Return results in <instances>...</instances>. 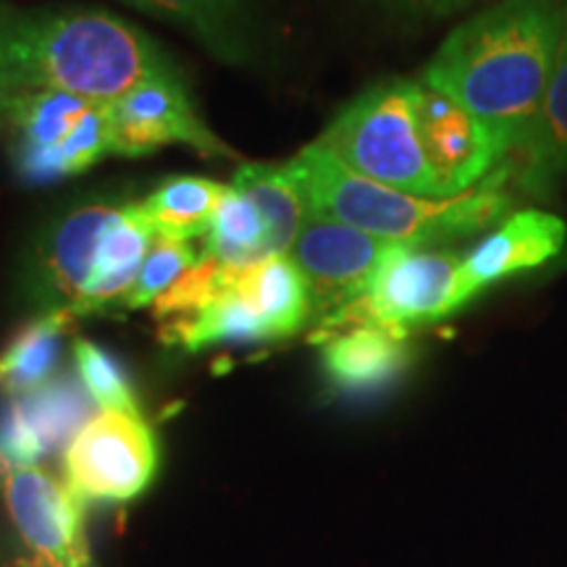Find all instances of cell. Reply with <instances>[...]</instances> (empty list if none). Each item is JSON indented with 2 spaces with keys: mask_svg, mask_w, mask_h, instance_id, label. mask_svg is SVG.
Masks as SVG:
<instances>
[{
  "mask_svg": "<svg viewBox=\"0 0 567 567\" xmlns=\"http://www.w3.org/2000/svg\"><path fill=\"white\" fill-rule=\"evenodd\" d=\"M567 30V0H499L439 48L423 84L457 101L505 145L528 137Z\"/></svg>",
  "mask_w": 567,
  "mask_h": 567,
  "instance_id": "1",
  "label": "cell"
},
{
  "mask_svg": "<svg viewBox=\"0 0 567 567\" xmlns=\"http://www.w3.org/2000/svg\"><path fill=\"white\" fill-rule=\"evenodd\" d=\"M9 42L27 90H59L92 103H113L174 71L145 32L101 9L9 6Z\"/></svg>",
  "mask_w": 567,
  "mask_h": 567,
  "instance_id": "2",
  "label": "cell"
},
{
  "mask_svg": "<svg viewBox=\"0 0 567 567\" xmlns=\"http://www.w3.org/2000/svg\"><path fill=\"white\" fill-rule=\"evenodd\" d=\"M300 182L310 210L392 245H429L467 237L502 221L513 205L509 166L502 163L478 187L457 197L431 200L386 187L350 172L326 147L308 145L287 163Z\"/></svg>",
  "mask_w": 567,
  "mask_h": 567,
  "instance_id": "3",
  "label": "cell"
},
{
  "mask_svg": "<svg viewBox=\"0 0 567 567\" xmlns=\"http://www.w3.org/2000/svg\"><path fill=\"white\" fill-rule=\"evenodd\" d=\"M417 92L421 82L389 80L375 84L339 111L318 145L365 179L444 200L423 151Z\"/></svg>",
  "mask_w": 567,
  "mask_h": 567,
  "instance_id": "4",
  "label": "cell"
},
{
  "mask_svg": "<svg viewBox=\"0 0 567 567\" xmlns=\"http://www.w3.org/2000/svg\"><path fill=\"white\" fill-rule=\"evenodd\" d=\"M463 260L455 252L392 245L375 266L365 292L318 323V339L352 326H375L405 337L410 329L455 316L476 297L465 281Z\"/></svg>",
  "mask_w": 567,
  "mask_h": 567,
  "instance_id": "5",
  "label": "cell"
},
{
  "mask_svg": "<svg viewBox=\"0 0 567 567\" xmlns=\"http://www.w3.org/2000/svg\"><path fill=\"white\" fill-rule=\"evenodd\" d=\"M0 132L9 140L17 179L42 187L87 172L113 153L111 103L30 87L17 97Z\"/></svg>",
  "mask_w": 567,
  "mask_h": 567,
  "instance_id": "6",
  "label": "cell"
},
{
  "mask_svg": "<svg viewBox=\"0 0 567 567\" xmlns=\"http://www.w3.org/2000/svg\"><path fill=\"white\" fill-rule=\"evenodd\" d=\"M158 471V442L140 413L101 410L63 452V481L82 502H130Z\"/></svg>",
  "mask_w": 567,
  "mask_h": 567,
  "instance_id": "7",
  "label": "cell"
},
{
  "mask_svg": "<svg viewBox=\"0 0 567 567\" xmlns=\"http://www.w3.org/2000/svg\"><path fill=\"white\" fill-rule=\"evenodd\" d=\"M3 499L34 567H92L84 502L42 467L3 473Z\"/></svg>",
  "mask_w": 567,
  "mask_h": 567,
  "instance_id": "8",
  "label": "cell"
},
{
  "mask_svg": "<svg viewBox=\"0 0 567 567\" xmlns=\"http://www.w3.org/2000/svg\"><path fill=\"white\" fill-rule=\"evenodd\" d=\"M113 155L140 158L166 145H189L197 153L221 158L229 147L197 116L176 71L153 76L111 103Z\"/></svg>",
  "mask_w": 567,
  "mask_h": 567,
  "instance_id": "9",
  "label": "cell"
},
{
  "mask_svg": "<svg viewBox=\"0 0 567 567\" xmlns=\"http://www.w3.org/2000/svg\"><path fill=\"white\" fill-rule=\"evenodd\" d=\"M389 247L392 243L310 210L289 258L308 279L318 323L337 316L365 292Z\"/></svg>",
  "mask_w": 567,
  "mask_h": 567,
  "instance_id": "10",
  "label": "cell"
},
{
  "mask_svg": "<svg viewBox=\"0 0 567 567\" xmlns=\"http://www.w3.org/2000/svg\"><path fill=\"white\" fill-rule=\"evenodd\" d=\"M417 124L442 197H457L492 176L507 151L496 134L457 101L421 82Z\"/></svg>",
  "mask_w": 567,
  "mask_h": 567,
  "instance_id": "11",
  "label": "cell"
},
{
  "mask_svg": "<svg viewBox=\"0 0 567 567\" xmlns=\"http://www.w3.org/2000/svg\"><path fill=\"white\" fill-rule=\"evenodd\" d=\"M118 205L90 203L69 210L34 245L30 264V289L34 302L48 310H71L90 279L97 247L105 229L116 218Z\"/></svg>",
  "mask_w": 567,
  "mask_h": 567,
  "instance_id": "12",
  "label": "cell"
},
{
  "mask_svg": "<svg viewBox=\"0 0 567 567\" xmlns=\"http://www.w3.org/2000/svg\"><path fill=\"white\" fill-rule=\"evenodd\" d=\"M90 394L63 375L40 392L17 396L0 415V476L17 467H40L90 421Z\"/></svg>",
  "mask_w": 567,
  "mask_h": 567,
  "instance_id": "13",
  "label": "cell"
},
{
  "mask_svg": "<svg viewBox=\"0 0 567 567\" xmlns=\"http://www.w3.org/2000/svg\"><path fill=\"white\" fill-rule=\"evenodd\" d=\"M565 239L567 226L559 216L544 210L513 213L486 239H481L476 250L465 255L463 271L467 289L478 297L496 281L549 264L563 250Z\"/></svg>",
  "mask_w": 567,
  "mask_h": 567,
  "instance_id": "14",
  "label": "cell"
},
{
  "mask_svg": "<svg viewBox=\"0 0 567 567\" xmlns=\"http://www.w3.org/2000/svg\"><path fill=\"white\" fill-rule=\"evenodd\" d=\"M155 243L151 221L142 213L140 203L118 208L109 229H105L90 279L84 284L80 300L71 313L92 316L126 305V297L134 289V281L145 266L147 252Z\"/></svg>",
  "mask_w": 567,
  "mask_h": 567,
  "instance_id": "15",
  "label": "cell"
},
{
  "mask_svg": "<svg viewBox=\"0 0 567 567\" xmlns=\"http://www.w3.org/2000/svg\"><path fill=\"white\" fill-rule=\"evenodd\" d=\"M505 163L513 174L509 184L530 195H544L567 174V30L536 122L526 142Z\"/></svg>",
  "mask_w": 567,
  "mask_h": 567,
  "instance_id": "16",
  "label": "cell"
},
{
  "mask_svg": "<svg viewBox=\"0 0 567 567\" xmlns=\"http://www.w3.org/2000/svg\"><path fill=\"white\" fill-rule=\"evenodd\" d=\"M323 371L339 392L373 394L386 389L396 375L405 373L410 347L405 337L375 326H352L326 337Z\"/></svg>",
  "mask_w": 567,
  "mask_h": 567,
  "instance_id": "17",
  "label": "cell"
},
{
  "mask_svg": "<svg viewBox=\"0 0 567 567\" xmlns=\"http://www.w3.org/2000/svg\"><path fill=\"white\" fill-rule=\"evenodd\" d=\"M229 276L231 289L264 321L271 342L295 337L313 318L308 279L289 255H271L252 266L229 268Z\"/></svg>",
  "mask_w": 567,
  "mask_h": 567,
  "instance_id": "18",
  "label": "cell"
},
{
  "mask_svg": "<svg viewBox=\"0 0 567 567\" xmlns=\"http://www.w3.org/2000/svg\"><path fill=\"white\" fill-rule=\"evenodd\" d=\"M155 19H166L195 34L226 63H245L252 55L255 19L250 0H124Z\"/></svg>",
  "mask_w": 567,
  "mask_h": 567,
  "instance_id": "19",
  "label": "cell"
},
{
  "mask_svg": "<svg viewBox=\"0 0 567 567\" xmlns=\"http://www.w3.org/2000/svg\"><path fill=\"white\" fill-rule=\"evenodd\" d=\"M231 187L239 189L264 216L271 255H289L310 218L308 197L292 168L243 163L234 174Z\"/></svg>",
  "mask_w": 567,
  "mask_h": 567,
  "instance_id": "20",
  "label": "cell"
},
{
  "mask_svg": "<svg viewBox=\"0 0 567 567\" xmlns=\"http://www.w3.org/2000/svg\"><path fill=\"white\" fill-rule=\"evenodd\" d=\"M71 318V310H48L17 331L0 352V392L17 400L51 384Z\"/></svg>",
  "mask_w": 567,
  "mask_h": 567,
  "instance_id": "21",
  "label": "cell"
},
{
  "mask_svg": "<svg viewBox=\"0 0 567 567\" xmlns=\"http://www.w3.org/2000/svg\"><path fill=\"white\" fill-rule=\"evenodd\" d=\"M224 195L226 187L218 182L203 176H176L163 182L147 200L140 203V208L151 221L155 237L193 243L208 234Z\"/></svg>",
  "mask_w": 567,
  "mask_h": 567,
  "instance_id": "22",
  "label": "cell"
},
{
  "mask_svg": "<svg viewBox=\"0 0 567 567\" xmlns=\"http://www.w3.org/2000/svg\"><path fill=\"white\" fill-rule=\"evenodd\" d=\"M205 252L229 268H245L271 258L264 216L239 189L226 187L224 200L218 203L210 229L205 234Z\"/></svg>",
  "mask_w": 567,
  "mask_h": 567,
  "instance_id": "23",
  "label": "cell"
},
{
  "mask_svg": "<svg viewBox=\"0 0 567 567\" xmlns=\"http://www.w3.org/2000/svg\"><path fill=\"white\" fill-rule=\"evenodd\" d=\"M71 350H74L80 384L95 405H101L103 410H116V413H140L130 373L109 350L90 342V339H76Z\"/></svg>",
  "mask_w": 567,
  "mask_h": 567,
  "instance_id": "24",
  "label": "cell"
},
{
  "mask_svg": "<svg viewBox=\"0 0 567 567\" xmlns=\"http://www.w3.org/2000/svg\"><path fill=\"white\" fill-rule=\"evenodd\" d=\"M229 268L203 250V258L151 305L153 316L158 321H176V318L200 313L218 295L229 289Z\"/></svg>",
  "mask_w": 567,
  "mask_h": 567,
  "instance_id": "25",
  "label": "cell"
},
{
  "mask_svg": "<svg viewBox=\"0 0 567 567\" xmlns=\"http://www.w3.org/2000/svg\"><path fill=\"white\" fill-rule=\"evenodd\" d=\"M200 258L203 252H197L189 243L168 239V237H155L151 252H147L145 258V266H142L137 281H134V289L130 292V297H126L124 308L140 310V308H147V305H153Z\"/></svg>",
  "mask_w": 567,
  "mask_h": 567,
  "instance_id": "26",
  "label": "cell"
},
{
  "mask_svg": "<svg viewBox=\"0 0 567 567\" xmlns=\"http://www.w3.org/2000/svg\"><path fill=\"white\" fill-rule=\"evenodd\" d=\"M24 82H21L17 61H13L11 42H9V3L0 0V126H3L6 116H9L11 105L24 92Z\"/></svg>",
  "mask_w": 567,
  "mask_h": 567,
  "instance_id": "27",
  "label": "cell"
},
{
  "mask_svg": "<svg viewBox=\"0 0 567 567\" xmlns=\"http://www.w3.org/2000/svg\"><path fill=\"white\" fill-rule=\"evenodd\" d=\"M400 3L413 6V9H423V11H434V13H450L465 6L467 0H400Z\"/></svg>",
  "mask_w": 567,
  "mask_h": 567,
  "instance_id": "28",
  "label": "cell"
}]
</instances>
